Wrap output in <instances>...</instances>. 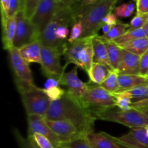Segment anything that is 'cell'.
<instances>
[{
  "mask_svg": "<svg viewBox=\"0 0 148 148\" xmlns=\"http://www.w3.org/2000/svg\"><path fill=\"white\" fill-rule=\"evenodd\" d=\"M23 3H24V0H20V4H21V10L23 8Z\"/></svg>",
  "mask_w": 148,
  "mask_h": 148,
  "instance_id": "52",
  "label": "cell"
},
{
  "mask_svg": "<svg viewBox=\"0 0 148 148\" xmlns=\"http://www.w3.org/2000/svg\"><path fill=\"white\" fill-rule=\"evenodd\" d=\"M127 7H128V10H129V11H130V12L132 14L133 12H134V3H133L132 1L128 3V4H127Z\"/></svg>",
  "mask_w": 148,
  "mask_h": 148,
  "instance_id": "49",
  "label": "cell"
},
{
  "mask_svg": "<svg viewBox=\"0 0 148 148\" xmlns=\"http://www.w3.org/2000/svg\"><path fill=\"white\" fill-rule=\"evenodd\" d=\"M78 66H75L71 71L65 72L60 79V84L66 87V91L82 105L88 92V82H84L77 75Z\"/></svg>",
  "mask_w": 148,
  "mask_h": 148,
  "instance_id": "10",
  "label": "cell"
},
{
  "mask_svg": "<svg viewBox=\"0 0 148 148\" xmlns=\"http://www.w3.org/2000/svg\"><path fill=\"white\" fill-rule=\"evenodd\" d=\"M82 1L75 6H64L58 2L56 11L46 28L40 34L38 40L40 45L56 49L63 55L67 41H60L56 37V30L60 25L72 26L79 20V13Z\"/></svg>",
  "mask_w": 148,
  "mask_h": 148,
  "instance_id": "2",
  "label": "cell"
},
{
  "mask_svg": "<svg viewBox=\"0 0 148 148\" xmlns=\"http://www.w3.org/2000/svg\"><path fill=\"white\" fill-rule=\"evenodd\" d=\"M92 44L94 51V62L103 64L113 71L108 59L106 46L104 40L101 38V36L97 35L93 36Z\"/></svg>",
  "mask_w": 148,
  "mask_h": 148,
  "instance_id": "20",
  "label": "cell"
},
{
  "mask_svg": "<svg viewBox=\"0 0 148 148\" xmlns=\"http://www.w3.org/2000/svg\"><path fill=\"white\" fill-rule=\"evenodd\" d=\"M88 85V92L82 106L93 116L100 111L116 107L115 98L111 92L91 81Z\"/></svg>",
  "mask_w": 148,
  "mask_h": 148,
  "instance_id": "5",
  "label": "cell"
},
{
  "mask_svg": "<svg viewBox=\"0 0 148 148\" xmlns=\"http://www.w3.org/2000/svg\"><path fill=\"white\" fill-rule=\"evenodd\" d=\"M83 4H90V3L94 2V1H97V0H81Z\"/></svg>",
  "mask_w": 148,
  "mask_h": 148,
  "instance_id": "50",
  "label": "cell"
},
{
  "mask_svg": "<svg viewBox=\"0 0 148 148\" xmlns=\"http://www.w3.org/2000/svg\"><path fill=\"white\" fill-rule=\"evenodd\" d=\"M122 49L142 56L148 50V38H140L119 46Z\"/></svg>",
  "mask_w": 148,
  "mask_h": 148,
  "instance_id": "24",
  "label": "cell"
},
{
  "mask_svg": "<svg viewBox=\"0 0 148 148\" xmlns=\"http://www.w3.org/2000/svg\"><path fill=\"white\" fill-rule=\"evenodd\" d=\"M92 37L80 38L75 40L74 43H69L67 42L64 51L63 56L66 60V64H74L78 66V56L81 50L90 41H92ZM67 41V40H66Z\"/></svg>",
  "mask_w": 148,
  "mask_h": 148,
  "instance_id": "17",
  "label": "cell"
},
{
  "mask_svg": "<svg viewBox=\"0 0 148 148\" xmlns=\"http://www.w3.org/2000/svg\"><path fill=\"white\" fill-rule=\"evenodd\" d=\"M111 95L114 97L116 101V107H117L119 109L125 111L131 108V105L132 104L131 98L128 97L123 96V95H117L116 93H111Z\"/></svg>",
  "mask_w": 148,
  "mask_h": 148,
  "instance_id": "33",
  "label": "cell"
},
{
  "mask_svg": "<svg viewBox=\"0 0 148 148\" xmlns=\"http://www.w3.org/2000/svg\"><path fill=\"white\" fill-rule=\"evenodd\" d=\"M111 25H110L104 24L103 25L102 28H101L102 29L103 33V35L106 34V33L109 31V30L111 29Z\"/></svg>",
  "mask_w": 148,
  "mask_h": 148,
  "instance_id": "48",
  "label": "cell"
},
{
  "mask_svg": "<svg viewBox=\"0 0 148 148\" xmlns=\"http://www.w3.org/2000/svg\"><path fill=\"white\" fill-rule=\"evenodd\" d=\"M119 92H120L140 85H148V81L146 77L142 76L140 75H119Z\"/></svg>",
  "mask_w": 148,
  "mask_h": 148,
  "instance_id": "21",
  "label": "cell"
},
{
  "mask_svg": "<svg viewBox=\"0 0 148 148\" xmlns=\"http://www.w3.org/2000/svg\"><path fill=\"white\" fill-rule=\"evenodd\" d=\"M119 0H97L90 4H83L79 13V20L83 26L82 38L92 37L103 25L104 17L112 12Z\"/></svg>",
  "mask_w": 148,
  "mask_h": 148,
  "instance_id": "3",
  "label": "cell"
},
{
  "mask_svg": "<svg viewBox=\"0 0 148 148\" xmlns=\"http://www.w3.org/2000/svg\"><path fill=\"white\" fill-rule=\"evenodd\" d=\"M57 148H66V147H64V146L61 145V146H59V147H57Z\"/></svg>",
  "mask_w": 148,
  "mask_h": 148,
  "instance_id": "53",
  "label": "cell"
},
{
  "mask_svg": "<svg viewBox=\"0 0 148 148\" xmlns=\"http://www.w3.org/2000/svg\"><path fill=\"white\" fill-rule=\"evenodd\" d=\"M40 1L41 0H24L23 8L22 10L27 19H30Z\"/></svg>",
  "mask_w": 148,
  "mask_h": 148,
  "instance_id": "35",
  "label": "cell"
},
{
  "mask_svg": "<svg viewBox=\"0 0 148 148\" xmlns=\"http://www.w3.org/2000/svg\"><path fill=\"white\" fill-rule=\"evenodd\" d=\"M131 108L140 110L143 112L148 114V98L140 100L138 101H134L131 105Z\"/></svg>",
  "mask_w": 148,
  "mask_h": 148,
  "instance_id": "41",
  "label": "cell"
},
{
  "mask_svg": "<svg viewBox=\"0 0 148 148\" xmlns=\"http://www.w3.org/2000/svg\"><path fill=\"white\" fill-rule=\"evenodd\" d=\"M82 33H83V26H82V22L79 20L72 25L69 38L67 39V42L69 43H74L75 40L82 38Z\"/></svg>",
  "mask_w": 148,
  "mask_h": 148,
  "instance_id": "32",
  "label": "cell"
},
{
  "mask_svg": "<svg viewBox=\"0 0 148 148\" xmlns=\"http://www.w3.org/2000/svg\"><path fill=\"white\" fill-rule=\"evenodd\" d=\"M10 11H9L8 17L14 16L17 12L22 10L20 0H10Z\"/></svg>",
  "mask_w": 148,
  "mask_h": 148,
  "instance_id": "43",
  "label": "cell"
},
{
  "mask_svg": "<svg viewBox=\"0 0 148 148\" xmlns=\"http://www.w3.org/2000/svg\"><path fill=\"white\" fill-rule=\"evenodd\" d=\"M146 77V78H147V81H148V75H147V76H145Z\"/></svg>",
  "mask_w": 148,
  "mask_h": 148,
  "instance_id": "55",
  "label": "cell"
},
{
  "mask_svg": "<svg viewBox=\"0 0 148 148\" xmlns=\"http://www.w3.org/2000/svg\"><path fill=\"white\" fill-rule=\"evenodd\" d=\"M27 126H28V135L34 133L43 134L47 137L51 141L55 148L62 145V141L57 135L53 133L46 121V119L39 115L27 116Z\"/></svg>",
  "mask_w": 148,
  "mask_h": 148,
  "instance_id": "13",
  "label": "cell"
},
{
  "mask_svg": "<svg viewBox=\"0 0 148 148\" xmlns=\"http://www.w3.org/2000/svg\"><path fill=\"white\" fill-rule=\"evenodd\" d=\"M27 139L36 148H55L51 141L43 134L34 133L28 135Z\"/></svg>",
  "mask_w": 148,
  "mask_h": 148,
  "instance_id": "30",
  "label": "cell"
},
{
  "mask_svg": "<svg viewBox=\"0 0 148 148\" xmlns=\"http://www.w3.org/2000/svg\"><path fill=\"white\" fill-rule=\"evenodd\" d=\"M116 138L121 144L130 148H148L146 127L132 128L126 134Z\"/></svg>",
  "mask_w": 148,
  "mask_h": 148,
  "instance_id": "14",
  "label": "cell"
},
{
  "mask_svg": "<svg viewBox=\"0 0 148 148\" xmlns=\"http://www.w3.org/2000/svg\"><path fill=\"white\" fill-rule=\"evenodd\" d=\"M62 53L56 49L50 47L41 46V66L42 71L46 77L57 78L60 81L62 75L65 73V68L67 64L64 66L61 64L60 57Z\"/></svg>",
  "mask_w": 148,
  "mask_h": 148,
  "instance_id": "9",
  "label": "cell"
},
{
  "mask_svg": "<svg viewBox=\"0 0 148 148\" xmlns=\"http://www.w3.org/2000/svg\"><path fill=\"white\" fill-rule=\"evenodd\" d=\"M46 121L53 133L60 138L62 145L86 136L79 132L73 123L67 120L46 119Z\"/></svg>",
  "mask_w": 148,
  "mask_h": 148,
  "instance_id": "12",
  "label": "cell"
},
{
  "mask_svg": "<svg viewBox=\"0 0 148 148\" xmlns=\"http://www.w3.org/2000/svg\"><path fill=\"white\" fill-rule=\"evenodd\" d=\"M103 40L106 46L108 59H109L111 68H112L113 71H117L120 60H121V48L115 42L106 40Z\"/></svg>",
  "mask_w": 148,
  "mask_h": 148,
  "instance_id": "25",
  "label": "cell"
},
{
  "mask_svg": "<svg viewBox=\"0 0 148 148\" xmlns=\"http://www.w3.org/2000/svg\"><path fill=\"white\" fill-rule=\"evenodd\" d=\"M69 34V26L67 25H60L56 30V37L60 41H66Z\"/></svg>",
  "mask_w": 148,
  "mask_h": 148,
  "instance_id": "39",
  "label": "cell"
},
{
  "mask_svg": "<svg viewBox=\"0 0 148 148\" xmlns=\"http://www.w3.org/2000/svg\"><path fill=\"white\" fill-rule=\"evenodd\" d=\"M140 56L121 49V60L117 72L119 75H140Z\"/></svg>",
  "mask_w": 148,
  "mask_h": 148,
  "instance_id": "15",
  "label": "cell"
},
{
  "mask_svg": "<svg viewBox=\"0 0 148 148\" xmlns=\"http://www.w3.org/2000/svg\"><path fill=\"white\" fill-rule=\"evenodd\" d=\"M94 62V51L92 41L88 43L81 50L78 56V67L88 73Z\"/></svg>",
  "mask_w": 148,
  "mask_h": 148,
  "instance_id": "23",
  "label": "cell"
},
{
  "mask_svg": "<svg viewBox=\"0 0 148 148\" xmlns=\"http://www.w3.org/2000/svg\"><path fill=\"white\" fill-rule=\"evenodd\" d=\"M119 21V20H118V17L114 13L111 12L104 17L103 23V24H108L112 26L116 24Z\"/></svg>",
  "mask_w": 148,
  "mask_h": 148,
  "instance_id": "45",
  "label": "cell"
},
{
  "mask_svg": "<svg viewBox=\"0 0 148 148\" xmlns=\"http://www.w3.org/2000/svg\"><path fill=\"white\" fill-rule=\"evenodd\" d=\"M20 94L27 116H46L51 101L45 93L43 88L35 86L21 91Z\"/></svg>",
  "mask_w": 148,
  "mask_h": 148,
  "instance_id": "7",
  "label": "cell"
},
{
  "mask_svg": "<svg viewBox=\"0 0 148 148\" xmlns=\"http://www.w3.org/2000/svg\"><path fill=\"white\" fill-rule=\"evenodd\" d=\"M145 37H147V35H146L145 30L143 27L139 29H133V30L129 29L124 34L119 37L118 38L115 39L114 42H115L119 46H121V45L124 44V43L134 40V39Z\"/></svg>",
  "mask_w": 148,
  "mask_h": 148,
  "instance_id": "28",
  "label": "cell"
},
{
  "mask_svg": "<svg viewBox=\"0 0 148 148\" xmlns=\"http://www.w3.org/2000/svg\"><path fill=\"white\" fill-rule=\"evenodd\" d=\"M148 21V14H136V15L131 20L129 29L143 28L145 23Z\"/></svg>",
  "mask_w": 148,
  "mask_h": 148,
  "instance_id": "34",
  "label": "cell"
},
{
  "mask_svg": "<svg viewBox=\"0 0 148 148\" xmlns=\"http://www.w3.org/2000/svg\"><path fill=\"white\" fill-rule=\"evenodd\" d=\"M10 0H1V20H4L8 17L10 11Z\"/></svg>",
  "mask_w": 148,
  "mask_h": 148,
  "instance_id": "44",
  "label": "cell"
},
{
  "mask_svg": "<svg viewBox=\"0 0 148 148\" xmlns=\"http://www.w3.org/2000/svg\"><path fill=\"white\" fill-rule=\"evenodd\" d=\"M137 5V13L148 14V0H135Z\"/></svg>",
  "mask_w": 148,
  "mask_h": 148,
  "instance_id": "42",
  "label": "cell"
},
{
  "mask_svg": "<svg viewBox=\"0 0 148 148\" xmlns=\"http://www.w3.org/2000/svg\"><path fill=\"white\" fill-rule=\"evenodd\" d=\"M107 91L112 93L117 92L119 90V73L117 71H111L106 79L103 81L102 84L100 85Z\"/></svg>",
  "mask_w": 148,
  "mask_h": 148,
  "instance_id": "29",
  "label": "cell"
},
{
  "mask_svg": "<svg viewBox=\"0 0 148 148\" xmlns=\"http://www.w3.org/2000/svg\"><path fill=\"white\" fill-rule=\"evenodd\" d=\"M7 51L9 53L10 66L14 75V82L19 92L36 86L33 81V74L29 64L20 56L18 49L13 46Z\"/></svg>",
  "mask_w": 148,
  "mask_h": 148,
  "instance_id": "6",
  "label": "cell"
},
{
  "mask_svg": "<svg viewBox=\"0 0 148 148\" xmlns=\"http://www.w3.org/2000/svg\"><path fill=\"white\" fill-rule=\"evenodd\" d=\"M45 93L46 94L51 101H57L61 99L66 94V90L61 88V86L51 87V88L45 89L43 88Z\"/></svg>",
  "mask_w": 148,
  "mask_h": 148,
  "instance_id": "31",
  "label": "cell"
},
{
  "mask_svg": "<svg viewBox=\"0 0 148 148\" xmlns=\"http://www.w3.org/2000/svg\"><path fill=\"white\" fill-rule=\"evenodd\" d=\"M143 28H144L145 30L146 35H147V38H148V21L145 23V26L143 27Z\"/></svg>",
  "mask_w": 148,
  "mask_h": 148,
  "instance_id": "51",
  "label": "cell"
},
{
  "mask_svg": "<svg viewBox=\"0 0 148 148\" xmlns=\"http://www.w3.org/2000/svg\"><path fill=\"white\" fill-rule=\"evenodd\" d=\"M114 14L118 17H129L132 15L131 13L130 12L127 7V4H122L119 6H117L114 10Z\"/></svg>",
  "mask_w": 148,
  "mask_h": 148,
  "instance_id": "40",
  "label": "cell"
},
{
  "mask_svg": "<svg viewBox=\"0 0 148 148\" xmlns=\"http://www.w3.org/2000/svg\"><path fill=\"white\" fill-rule=\"evenodd\" d=\"M146 130H147V135H148V126L146 127Z\"/></svg>",
  "mask_w": 148,
  "mask_h": 148,
  "instance_id": "54",
  "label": "cell"
},
{
  "mask_svg": "<svg viewBox=\"0 0 148 148\" xmlns=\"http://www.w3.org/2000/svg\"><path fill=\"white\" fill-rule=\"evenodd\" d=\"M18 50L22 58L28 64H41V45L38 39L25 45Z\"/></svg>",
  "mask_w": 148,
  "mask_h": 148,
  "instance_id": "18",
  "label": "cell"
},
{
  "mask_svg": "<svg viewBox=\"0 0 148 148\" xmlns=\"http://www.w3.org/2000/svg\"><path fill=\"white\" fill-rule=\"evenodd\" d=\"M13 134L20 148H36L30 143L27 138H25L17 129H13Z\"/></svg>",
  "mask_w": 148,
  "mask_h": 148,
  "instance_id": "37",
  "label": "cell"
},
{
  "mask_svg": "<svg viewBox=\"0 0 148 148\" xmlns=\"http://www.w3.org/2000/svg\"><path fill=\"white\" fill-rule=\"evenodd\" d=\"M62 145L66 148H95L88 143L85 137H81L69 143H64Z\"/></svg>",
  "mask_w": 148,
  "mask_h": 148,
  "instance_id": "36",
  "label": "cell"
},
{
  "mask_svg": "<svg viewBox=\"0 0 148 148\" xmlns=\"http://www.w3.org/2000/svg\"><path fill=\"white\" fill-rule=\"evenodd\" d=\"M85 138L95 148H130L121 144L112 135L106 132H92L88 134Z\"/></svg>",
  "mask_w": 148,
  "mask_h": 148,
  "instance_id": "16",
  "label": "cell"
},
{
  "mask_svg": "<svg viewBox=\"0 0 148 148\" xmlns=\"http://www.w3.org/2000/svg\"><path fill=\"white\" fill-rule=\"evenodd\" d=\"M44 118L47 120H67L79 132L87 135L94 132L95 118L75 98L66 92L61 99L51 101Z\"/></svg>",
  "mask_w": 148,
  "mask_h": 148,
  "instance_id": "1",
  "label": "cell"
},
{
  "mask_svg": "<svg viewBox=\"0 0 148 148\" xmlns=\"http://www.w3.org/2000/svg\"><path fill=\"white\" fill-rule=\"evenodd\" d=\"M56 86H62L60 84V81H59V79H58L57 78L49 77L46 79V82L44 83L45 89H47V88Z\"/></svg>",
  "mask_w": 148,
  "mask_h": 148,
  "instance_id": "46",
  "label": "cell"
},
{
  "mask_svg": "<svg viewBox=\"0 0 148 148\" xmlns=\"http://www.w3.org/2000/svg\"><path fill=\"white\" fill-rule=\"evenodd\" d=\"M129 28H130V24L119 21L116 24L111 26V29L106 34L101 36V37L103 40L114 41L115 39L118 38L119 37L124 34L129 30Z\"/></svg>",
  "mask_w": 148,
  "mask_h": 148,
  "instance_id": "27",
  "label": "cell"
},
{
  "mask_svg": "<svg viewBox=\"0 0 148 148\" xmlns=\"http://www.w3.org/2000/svg\"><path fill=\"white\" fill-rule=\"evenodd\" d=\"M148 74V50L142 56L140 60V75L147 76Z\"/></svg>",
  "mask_w": 148,
  "mask_h": 148,
  "instance_id": "38",
  "label": "cell"
},
{
  "mask_svg": "<svg viewBox=\"0 0 148 148\" xmlns=\"http://www.w3.org/2000/svg\"><path fill=\"white\" fill-rule=\"evenodd\" d=\"M116 108L114 107L100 111L94 117L96 120L118 123L131 129L148 126V114L146 113L133 108L125 111Z\"/></svg>",
  "mask_w": 148,
  "mask_h": 148,
  "instance_id": "4",
  "label": "cell"
},
{
  "mask_svg": "<svg viewBox=\"0 0 148 148\" xmlns=\"http://www.w3.org/2000/svg\"><path fill=\"white\" fill-rule=\"evenodd\" d=\"M16 21V31L13 46L17 49L32 43L38 39L40 33L30 19L25 16L23 10H20L14 15Z\"/></svg>",
  "mask_w": 148,
  "mask_h": 148,
  "instance_id": "8",
  "label": "cell"
},
{
  "mask_svg": "<svg viewBox=\"0 0 148 148\" xmlns=\"http://www.w3.org/2000/svg\"><path fill=\"white\" fill-rule=\"evenodd\" d=\"M2 22V42L4 49L8 51L13 47L14 36L16 31V21L15 17H7L4 20H1Z\"/></svg>",
  "mask_w": 148,
  "mask_h": 148,
  "instance_id": "19",
  "label": "cell"
},
{
  "mask_svg": "<svg viewBox=\"0 0 148 148\" xmlns=\"http://www.w3.org/2000/svg\"><path fill=\"white\" fill-rule=\"evenodd\" d=\"M111 71V69L106 65L93 62L88 73L90 81L100 85L106 79Z\"/></svg>",
  "mask_w": 148,
  "mask_h": 148,
  "instance_id": "22",
  "label": "cell"
},
{
  "mask_svg": "<svg viewBox=\"0 0 148 148\" xmlns=\"http://www.w3.org/2000/svg\"><path fill=\"white\" fill-rule=\"evenodd\" d=\"M82 1L81 0H58V2L64 6H75L79 2Z\"/></svg>",
  "mask_w": 148,
  "mask_h": 148,
  "instance_id": "47",
  "label": "cell"
},
{
  "mask_svg": "<svg viewBox=\"0 0 148 148\" xmlns=\"http://www.w3.org/2000/svg\"><path fill=\"white\" fill-rule=\"evenodd\" d=\"M112 93L128 97L132 100H136V101H138L140 100L148 98V85H140V86H137L131 89L117 92H112Z\"/></svg>",
  "mask_w": 148,
  "mask_h": 148,
  "instance_id": "26",
  "label": "cell"
},
{
  "mask_svg": "<svg viewBox=\"0 0 148 148\" xmlns=\"http://www.w3.org/2000/svg\"><path fill=\"white\" fill-rule=\"evenodd\" d=\"M57 4L58 0H41L38 4L30 20L40 34L51 20Z\"/></svg>",
  "mask_w": 148,
  "mask_h": 148,
  "instance_id": "11",
  "label": "cell"
},
{
  "mask_svg": "<svg viewBox=\"0 0 148 148\" xmlns=\"http://www.w3.org/2000/svg\"><path fill=\"white\" fill-rule=\"evenodd\" d=\"M147 75H148V74H147Z\"/></svg>",
  "mask_w": 148,
  "mask_h": 148,
  "instance_id": "56",
  "label": "cell"
}]
</instances>
